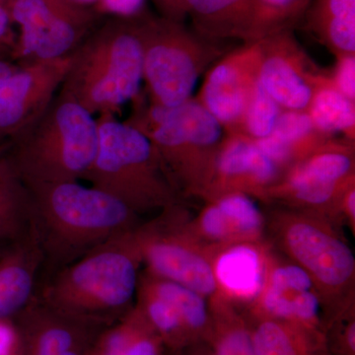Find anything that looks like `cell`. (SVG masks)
<instances>
[{"label":"cell","instance_id":"6da1fadb","mask_svg":"<svg viewBox=\"0 0 355 355\" xmlns=\"http://www.w3.org/2000/svg\"><path fill=\"white\" fill-rule=\"evenodd\" d=\"M33 232L43 253L71 261L130 231L135 211L106 191L76 182L26 187ZM69 265V263H67Z\"/></svg>","mask_w":355,"mask_h":355},{"label":"cell","instance_id":"7a4b0ae2","mask_svg":"<svg viewBox=\"0 0 355 355\" xmlns=\"http://www.w3.org/2000/svg\"><path fill=\"white\" fill-rule=\"evenodd\" d=\"M97 118L58 91L50 106L15 137L4 160L24 188L83 180L97 153Z\"/></svg>","mask_w":355,"mask_h":355},{"label":"cell","instance_id":"3957f363","mask_svg":"<svg viewBox=\"0 0 355 355\" xmlns=\"http://www.w3.org/2000/svg\"><path fill=\"white\" fill-rule=\"evenodd\" d=\"M139 19L114 18L93 30L71 53L60 92L95 116H116L137 101L144 83Z\"/></svg>","mask_w":355,"mask_h":355},{"label":"cell","instance_id":"277c9868","mask_svg":"<svg viewBox=\"0 0 355 355\" xmlns=\"http://www.w3.org/2000/svg\"><path fill=\"white\" fill-rule=\"evenodd\" d=\"M139 257L128 231L69 263L44 287L41 302L72 315L123 309L137 291Z\"/></svg>","mask_w":355,"mask_h":355},{"label":"cell","instance_id":"5b68a950","mask_svg":"<svg viewBox=\"0 0 355 355\" xmlns=\"http://www.w3.org/2000/svg\"><path fill=\"white\" fill-rule=\"evenodd\" d=\"M97 118V153L84 181L106 191L130 209L153 207L170 198L165 167L151 140L116 116Z\"/></svg>","mask_w":355,"mask_h":355},{"label":"cell","instance_id":"8992f818","mask_svg":"<svg viewBox=\"0 0 355 355\" xmlns=\"http://www.w3.org/2000/svg\"><path fill=\"white\" fill-rule=\"evenodd\" d=\"M144 83L151 104L173 108L193 98L203 72L228 51L207 41L184 23L150 13L140 18Z\"/></svg>","mask_w":355,"mask_h":355},{"label":"cell","instance_id":"52a82bcc","mask_svg":"<svg viewBox=\"0 0 355 355\" xmlns=\"http://www.w3.org/2000/svg\"><path fill=\"white\" fill-rule=\"evenodd\" d=\"M125 121L151 140L165 169L183 183L197 184L205 170L216 173L226 132L195 97L173 108L149 103Z\"/></svg>","mask_w":355,"mask_h":355},{"label":"cell","instance_id":"ba28073f","mask_svg":"<svg viewBox=\"0 0 355 355\" xmlns=\"http://www.w3.org/2000/svg\"><path fill=\"white\" fill-rule=\"evenodd\" d=\"M6 8L19 29L11 55L18 65L67 57L100 17L93 8L70 0H11Z\"/></svg>","mask_w":355,"mask_h":355},{"label":"cell","instance_id":"9c48e42d","mask_svg":"<svg viewBox=\"0 0 355 355\" xmlns=\"http://www.w3.org/2000/svg\"><path fill=\"white\" fill-rule=\"evenodd\" d=\"M261 60L260 41L250 42L227 51L207 70L195 98L226 132H240L248 104L259 83Z\"/></svg>","mask_w":355,"mask_h":355},{"label":"cell","instance_id":"30bf717a","mask_svg":"<svg viewBox=\"0 0 355 355\" xmlns=\"http://www.w3.org/2000/svg\"><path fill=\"white\" fill-rule=\"evenodd\" d=\"M71 53L19 65L0 84V144L17 137L50 106L64 83Z\"/></svg>","mask_w":355,"mask_h":355},{"label":"cell","instance_id":"8fae6325","mask_svg":"<svg viewBox=\"0 0 355 355\" xmlns=\"http://www.w3.org/2000/svg\"><path fill=\"white\" fill-rule=\"evenodd\" d=\"M261 60L259 83L268 94L288 111H307L320 77L324 73L306 53L293 29L259 40Z\"/></svg>","mask_w":355,"mask_h":355},{"label":"cell","instance_id":"7c38bea8","mask_svg":"<svg viewBox=\"0 0 355 355\" xmlns=\"http://www.w3.org/2000/svg\"><path fill=\"white\" fill-rule=\"evenodd\" d=\"M140 254L160 279L188 287L198 294H210L216 280L209 263L181 242L159 236H135Z\"/></svg>","mask_w":355,"mask_h":355},{"label":"cell","instance_id":"4fadbf2b","mask_svg":"<svg viewBox=\"0 0 355 355\" xmlns=\"http://www.w3.org/2000/svg\"><path fill=\"white\" fill-rule=\"evenodd\" d=\"M287 244L296 259L327 286H338L354 272V257L349 248L309 224L292 225Z\"/></svg>","mask_w":355,"mask_h":355},{"label":"cell","instance_id":"5bb4252c","mask_svg":"<svg viewBox=\"0 0 355 355\" xmlns=\"http://www.w3.org/2000/svg\"><path fill=\"white\" fill-rule=\"evenodd\" d=\"M44 253L33 231L0 252V320L24 310L32 302Z\"/></svg>","mask_w":355,"mask_h":355},{"label":"cell","instance_id":"9a60e30c","mask_svg":"<svg viewBox=\"0 0 355 355\" xmlns=\"http://www.w3.org/2000/svg\"><path fill=\"white\" fill-rule=\"evenodd\" d=\"M186 6L193 31L202 38L252 42L254 0H186Z\"/></svg>","mask_w":355,"mask_h":355},{"label":"cell","instance_id":"2e32d148","mask_svg":"<svg viewBox=\"0 0 355 355\" xmlns=\"http://www.w3.org/2000/svg\"><path fill=\"white\" fill-rule=\"evenodd\" d=\"M279 169L261 150L256 140L242 132H226L216 164V175L222 186H266L275 181Z\"/></svg>","mask_w":355,"mask_h":355},{"label":"cell","instance_id":"e0dca14e","mask_svg":"<svg viewBox=\"0 0 355 355\" xmlns=\"http://www.w3.org/2000/svg\"><path fill=\"white\" fill-rule=\"evenodd\" d=\"M331 139L335 137H327L314 127L307 112L282 110L272 135L256 142L279 168L297 159L302 161Z\"/></svg>","mask_w":355,"mask_h":355},{"label":"cell","instance_id":"ac0fdd59","mask_svg":"<svg viewBox=\"0 0 355 355\" xmlns=\"http://www.w3.org/2000/svg\"><path fill=\"white\" fill-rule=\"evenodd\" d=\"M306 25L334 55L355 53V0H311Z\"/></svg>","mask_w":355,"mask_h":355},{"label":"cell","instance_id":"d6986e66","mask_svg":"<svg viewBox=\"0 0 355 355\" xmlns=\"http://www.w3.org/2000/svg\"><path fill=\"white\" fill-rule=\"evenodd\" d=\"M306 112L320 132L329 137L342 135L343 139L354 142L355 101L336 88L329 71L320 77Z\"/></svg>","mask_w":355,"mask_h":355},{"label":"cell","instance_id":"ffe728a7","mask_svg":"<svg viewBox=\"0 0 355 355\" xmlns=\"http://www.w3.org/2000/svg\"><path fill=\"white\" fill-rule=\"evenodd\" d=\"M349 140L331 139L294 166L287 179L342 183L352 180L354 156Z\"/></svg>","mask_w":355,"mask_h":355},{"label":"cell","instance_id":"44dd1931","mask_svg":"<svg viewBox=\"0 0 355 355\" xmlns=\"http://www.w3.org/2000/svg\"><path fill=\"white\" fill-rule=\"evenodd\" d=\"M216 277L229 291L252 297L261 287V266L252 248L240 246L222 254L216 265Z\"/></svg>","mask_w":355,"mask_h":355},{"label":"cell","instance_id":"7402d4cb","mask_svg":"<svg viewBox=\"0 0 355 355\" xmlns=\"http://www.w3.org/2000/svg\"><path fill=\"white\" fill-rule=\"evenodd\" d=\"M311 0H254L252 42L293 29L304 18Z\"/></svg>","mask_w":355,"mask_h":355},{"label":"cell","instance_id":"603a6c76","mask_svg":"<svg viewBox=\"0 0 355 355\" xmlns=\"http://www.w3.org/2000/svg\"><path fill=\"white\" fill-rule=\"evenodd\" d=\"M146 286L176 309L184 324L193 330L205 326L207 319V308L198 292L160 277Z\"/></svg>","mask_w":355,"mask_h":355},{"label":"cell","instance_id":"cb8c5ba5","mask_svg":"<svg viewBox=\"0 0 355 355\" xmlns=\"http://www.w3.org/2000/svg\"><path fill=\"white\" fill-rule=\"evenodd\" d=\"M28 212L25 189L15 176L0 180V240L14 241L21 237Z\"/></svg>","mask_w":355,"mask_h":355},{"label":"cell","instance_id":"d4e9b609","mask_svg":"<svg viewBox=\"0 0 355 355\" xmlns=\"http://www.w3.org/2000/svg\"><path fill=\"white\" fill-rule=\"evenodd\" d=\"M282 112V107L258 83L248 104L239 132L254 140L265 139L272 135Z\"/></svg>","mask_w":355,"mask_h":355},{"label":"cell","instance_id":"484cf974","mask_svg":"<svg viewBox=\"0 0 355 355\" xmlns=\"http://www.w3.org/2000/svg\"><path fill=\"white\" fill-rule=\"evenodd\" d=\"M349 182L350 180L342 183H331L310 180L286 179V183L282 184V191L299 202L320 205L330 202L338 191L347 188Z\"/></svg>","mask_w":355,"mask_h":355},{"label":"cell","instance_id":"4316f807","mask_svg":"<svg viewBox=\"0 0 355 355\" xmlns=\"http://www.w3.org/2000/svg\"><path fill=\"white\" fill-rule=\"evenodd\" d=\"M217 207L223 212L226 219L234 223L239 230L252 232L260 227V211L256 205L241 193H231L224 196Z\"/></svg>","mask_w":355,"mask_h":355},{"label":"cell","instance_id":"83f0119b","mask_svg":"<svg viewBox=\"0 0 355 355\" xmlns=\"http://www.w3.org/2000/svg\"><path fill=\"white\" fill-rule=\"evenodd\" d=\"M252 336L256 355H299L291 336L275 322L261 324Z\"/></svg>","mask_w":355,"mask_h":355},{"label":"cell","instance_id":"f1b7e54d","mask_svg":"<svg viewBox=\"0 0 355 355\" xmlns=\"http://www.w3.org/2000/svg\"><path fill=\"white\" fill-rule=\"evenodd\" d=\"M142 302L146 316L161 333L171 335L180 330L183 321L179 313L170 303L156 295L147 286L142 291Z\"/></svg>","mask_w":355,"mask_h":355},{"label":"cell","instance_id":"f546056e","mask_svg":"<svg viewBox=\"0 0 355 355\" xmlns=\"http://www.w3.org/2000/svg\"><path fill=\"white\" fill-rule=\"evenodd\" d=\"M93 10L99 16L119 19H137L148 14L147 0H98Z\"/></svg>","mask_w":355,"mask_h":355},{"label":"cell","instance_id":"4dcf8cb0","mask_svg":"<svg viewBox=\"0 0 355 355\" xmlns=\"http://www.w3.org/2000/svg\"><path fill=\"white\" fill-rule=\"evenodd\" d=\"M311 286L312 282L304 270L299 266H289L275 270L270 289L280 293H289L291 291L300 293L309 291Z\"/></svg>","mask_w":355,"mask_h":355},{"label":"cell","instance_id":"1f68e13d","mask_svg":"<svg viewBox=\"0 0 355 355\" xmlns=\"http://www.w3.org/2000/svg\"><path fill=\"white\" fill-rule=\"evenodd\" d=\"M335 57V67L329 71L331 83L340 93L355 101V53H338Z\"/></svg>","mask_w":355,"mask_h":355},{"label":"cell","instance_id":"d6a6232c","mask_svg":"<svg viewBox=\"0 0 355 355\" xmlns=\"http://www.w3.org/2000/svg\"><path fill=\"white\" fill-rule=\"evenodd\" d=\"M73 345L71 331L60 327L44 331L37 342V355H62L70 352Z\"/></svg>","mask_w":355,"mask_h":355},{"label":"cell","instance_id":"836d02e7","mask_svg":"<svg viewBox=\"0 0 355 355\" xmlns=\"http://www.w3.org/2000/svg\"><path fill=\"white\" fill-rule=\"evenodd\" d=\"M217 355H256L253 336L241 328L226 331L217 345Z\"/></svg>","mask_w":355,"mask_h":355},{"label":"cell","instance_id":"e575fe53","mask_svg":"<svg viewBox=\"0 0 355 355\" xmlns=\"http://www.w3.org/2000/svg\"><path fill=\"white\" fill-rule=\"evenodd\" d=\"M319 307V300L309 291L300 292L297 295L289 297L291 318L309 321L317 316Z\"/></svg>","mask_w":355,"mask_h":355},{"label":"cell","instance_id":"d590c367","mask_svg":"<svg viewBox=\"0 0 355 355\" xmlns=\"http://www.w3.org/2000/svg\"><path fill=\"white\" fill-rule=\"evenodd\" d=\"M17 35L13 30L10 16L6 6H0V57L11 58Z\"/></svg>","mask_w":355,"mask_h":355},{"label":"cell","instance_id":"8d00e7d4","mask_svg":"<svg viewBox=\"0 0 355 355\" xmlns=\"http://www.w3.org/2000/svg\"><path fill=\"white\" fill-rule=\"evenodd\" d=\"M202 228L211 237H225L229 232V222L217 205L209 207L202 216Z\"/></svg>","mask_w":355,"mask_h":355},{"label":"cell","instance_id":"74e56055","mask_svg":"<svg viewBox=\"0 0 355 355\" xmlns=\"http://www.w3.org/2000/svg\"><path fill=\"white\" fill-rule=\"evenodd\" d=\"M161 17L184 23L187 16L186 0H153Z\"/></svg>","mask_w":355,"mask_h":355},{"label":"cell","instance_id":"f35d334b","mask_svg":"<svg viewBox=\"0 0 355 355\" xmlns=\"http://www.w3.org/2000/svg\"><path fill=\"white\" fill-rule=\"evenodd\" d=\"M16 334L6 320H0V355H12Z\"/></svg>","mask_w":355,"mask_h":355},{"label":"cell","instance_id":"ab89813d","mask_svg":"<svg viewBox=\"0 0 355 355\" xmlns=\"http://www.w3.org/2000/svg\"><path fill=\"white\" fill-rule=\"evenodd\" d=\"M121 355H158V352L153 340L142 338L139 340H130Z\"/></svg>","mask_w":355,"mask_h":355},{"label":"cell","instance_id":"60d3db41","mask_svg":"<svg viewBox=\"0 0 355 355\" xmlns=\"http://www.w3.org/2000/svg\"><path fill=\"white\" fill-rule=\"evenodd\" d=\"M19 65L16 64L11 58L0 57V84L13 73Z\"/></svg>","mask_w":355,"mask_h":355},{"label":"cell","instance_id":"b9f144b4","mask_svg":"<svg viewBox=\"0 0 355 355\" xmlns=\"http://www.w3.org/2000/svg\"><path fill=\"white\" fill-rule=\"evenodd\" d=\"M345 205H347V210H349L350 216H355V191L354 187H350L347 196H345Z\"/></svg>","mask_w":355,"mask_h":355},{"label":"cell","instance_id":"7bdbcfd3","mask_svg":"<svg viewBox=\"0 0 355 355\" xmlns=\"http://www.w3.org/2000/svg\"><path fill=\"white\" fill-rule=\"evenodd\" d=\"M10 176H13V173L11 172L10 168L7 165L4 158H0V180H3Z\"/></svg>","mask_w":355,"mask_h":355},{"label":"cell","instance_id":"ee69618b","mask_svg":"<svg viewBox=\"0 0 355 355\" xmlns=\"http://www.w3.org/2000/svg\"><path fill=\"white\" fill-rule=\"evenodd\" d=\"M355 324H352L349 327V331H347V343H349V349L354 350L355 349Z\"/></svg>","mask_w":355,"mask_h":355},{"label":"cell","instance_id":"f6af8a7d","mask_svg":"<svg viewBox=\"0 0 355 355\" xmlns=\"http://www.w3.org/2000/svg\"><path fill=\"white\" fill-rule=\"evenodd\" d=\"M70 1L74 2V3L78 4V6L93 8V6L97 3L98 0H70Z\"/></svg>","mask_w":355,"mask_h":355},{"label":"cell","instance_id":"bcb514c9","mask_svg":"<svg viewBox=\"0 0 355 355\" xmlns=\"http://www.w3.org/2000/svg\"><path fill=\"white\" fill-rule=\"evenodd\" d=\"M11 0H0V6H7V4L10 2Z\"/></svg>","mask_w":355,"mask_h":355},{"label":"cell","instance_id":"7dc6e473","mask_svg":"<svg viewBox=\"0 0 355 355\" xmlns=\"http://www.w3.org/2000/svg\"><path fill=\"white\" fill-rule=\"evenodd\" d=\"M62 355H79L77 354L76 352H72V350H70V352H65L64 354Z\"/></svg>","mask_w":355,"mask_h":355},{"label":"cell","instance_id":"c3c4849f","mask_svg":"<svg viewBox=\"0 0 355 355\" xmlns=\"http://www.w3.org/2000/svg\"><path fill=\"white\" fill-rule=\"evenodd\" d=\"M6 242H7V241H3V240H0V252H1L2 250L4 249L3 247H1V245H3V243H6Z\"/></svg>","mask_w":355,"mask_h":355}]
</instances>
